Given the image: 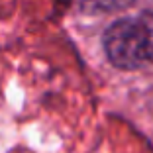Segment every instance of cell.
<instances>
[{
    "label": "cell",
    "mask_w": 153,
    "mask_h": 153,
    "mask_svg": "<svg viewBox=\"0 0 153 153\" xmlns=\"http://www.w3.org/2000/svg\"><path fill=\"white\" fill-rule=\"evenodd\" d=\"M104 53L116 69L135 71L153 65V12L112 22L102 37Z\"/></svg>",
    "instance_id": "cell-1"
}]
</instances>
